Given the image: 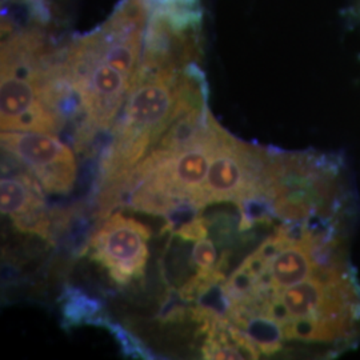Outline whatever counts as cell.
Here are the masks:
<instances>
[{"label":"cell","instance_id":"obj_3","mask_svg":"<svg viewBox=\"0 0 360 360\" xmlns=\"http://www.w3.org/2000/svg\"><path fill=\"white\" fill-rule=\"evenodd\" d=\"M151 231L136 219L114 214L91 236L90 257L119 285L144 276Z\"/></svg>","mask_w":360,"mask_h":360},{"label":"cell","instance_id":"obj_1","mask_svg":"<svg viewBox=\"0 0 360 360\" xmlns=\"http://www.w3.org/2000/svg\"><path fill=\"white\" fill-rule=\"evenodd\" d=\"M46 62L47 58L25 47L1 49V131H60L39 98V77Z\"/></svg>","mask_w":360,"mask_h":360},{"label":"cell","instance_id":"obj_2","mask_svg":"<svg viewBox=\"0 0 360 360\" xmlns=\"http://www.w3.org/2000/svg\"><path fill=\"white\" fill-rule=\"evenodd\" d=\"M1 148L38 181L44 193L65 195L77 181V159L55 134L1 131Z\"/></svg>","mask_w":360,"mask_h":360},{"label":"cell","instance_id":"obj_4","mask_svg":"<svg viewBox=\"0 0 360 360\" xmlns=\"http://www.w3.org/2000/svg\"><path fill=\"white\" fill-rule=\"evenodd\" d=\"M43 188L30 174L6 175L0 181L1 214L11 219L20 231L49 235V219Z\"/></svg>","mask_w":360,"mask_h":360},{"label":"cell","instance_id":"obj_5","mask_svg":"<svg viewBox=\"0 0 360 360\" xmlns=\"http://www.w3.org/2000/svg\"><path fill=\"white\" fill-rule=\"evenodd\" d=\"M60 307L63 326H67L68 328L82 324L101 326L105 318L102 314L101 302L91 299L90 296L75 288L65 290L60 299Z\"/></svg>","mask_w":360,"mask_h":360},{"label":"cell","instance_id":"obj_6","mask_svg":"<svg viewBox=\"0 0 360 360\" xmlns=\"http://www.w3.org/2000/svg\"><path fill=\"white\" fill-rule=\"evenodd\" d=\"M105 327L111 335L115 338L117 345L122 347V351L127 356H134V358H141V359H151L150 351L144 347L141 340H138L132 334H129L126 328L116 323L110 322L107 318H104L101 327Z\"/></svg>","mask_w":360,"mask_h":360},{"label":"cell","instance_id":"obj_7","mask_svg":"<svg viewBox=\"0 0 360 360\" xmlns=\"http://www.w3.org/2000/svg\"><path fill=\"white\" fill-rule=\"evenodd\" d=\"M174 235H176L183 240H193L198 242L203 238L208 236V224L206 219L202 217H195V218L186 221L181 224L178 230L174 231Z\"/></svg>","mask_w":360,"mask_h":360}]
</instances>
